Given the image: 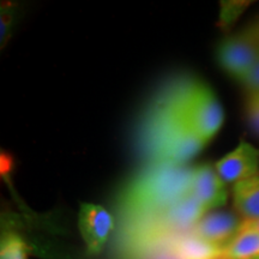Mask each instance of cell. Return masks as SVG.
Returning a JSON list of instances; mask_svg holds the SVG:
<instances>
[{"mask_svg":"<svg viewBox=\"0 0 259 259\" xmlns=\"http://www.w3.org/2000/svg\"><path fill=\"white\" fill-rule=\"evenodd\" d=\"M192 168L155 164L131 183L122 196V209L135 218H157L191 192Z\"/></svg>","mask_w":259,"mask_h":259,"instance_id":"obj_1","label":"cell"},{"mask_svg":"<svg viewBox=\"0 0 259 259\" xmlns=\"http://www.w3.org/2000/svg\"><path fill=\"white\" fill-rule=\"evenodd\" d=\"M205 145L181 114L173 97L156 115L151 130L149 149L155 164L184 166Z\"/></svg>","mask_w":259,"mask_h":259,"instance_id":"obj_2","label":"cell"},{"mask_svg":"<svg viewBox=\"0 0 259 259\" xmlns=\"http://www.w3.org/2000/svg\"><path fill=\"white\" fill-rule=\"evenodd\" d=\"M174 100L184 118L205 143L218 135L225 121V113L218 96L208 84H190Z\"/></svg>","mask_w":259,"mask_h":259,"instance_id":"obj_3","label":"cell"},{"mask_svg":"<svg viewBox=\"0 0 259 259\" xmlns=\"http://www.w3.org/2000/svg\"><path fill=\"white\" fill-rule=\"evenodd\" d=\"M218 60L229 76L240 82L259 61V21L222 40Z\"/></svg>","mask_w":259,"mask_h":259,"instance_id":"obj_4","label":"cell"},{"mask_svg":"<svg viewBox=\"0 0 259 259\" xmlns=\"http://www.w3.org/2000/svg\"><path fill=\"white\" fill-rule=\"evenodd\" d=\"M78 227L89 254H99L111 235L114 220L102 205L83 203L78 213Z\"/></svg>","mask_w":259,"mask_h":259,"instance_id":"obj_5","label":"cell"},{"mask_svg":"<svg viewBox=\"0 0 259 259\" xmlns=\"http://www.w3.org/2000/svg\"><path fill=\"white\" fill-rule=\"evenodd\" d=\"M191 193L198 199L206 212L221 208L228 199L227 184L220 177L215 166L210 163L192 168Z\"/></svg>","mask_w":259,"mask_h":259,"instance_id":"obj_6","label":"cell"},{"mask_svg":"<svg viewBox=\"0 0 259 259\" xmlns=\"http://www.w3.org/2000/svg\"><path fill=\"white\" fill-rule=\"evenodd\" d=\"M215 168L226 184H234L259 174V150L241 141L231 153L215 163Z\"/></svg>","mask_w":259,"mask_h":259,"instance_id":"obj_7","label":"cell"},{"mask_svg":"<svg viewBox=\"0 0 259 259\" xmlns=\"http://www.w3.org/2000/svg\"><path fill=\"white\" fill-rule=\"evenodd\" d=\"M242 220L231 211L206 212L191 233L210 244L225 248L241 228Z\"/></svg>","mask_w":259,"mask_h":259,"instance_id":"obj_8","label":"cell"},{"mask_svg":"<svg viewBox=\"0 0 259 259\" xmlns=\"http://www.w3.org/2000/svg\"><path fill=\"white\" fill-rule=\"evenodd\" d=\"M205 213L202 204L190 192L157 216L155 222L164 232H191Z\"/></svg>","mask_w":259,"mask_h":259,"instance_id":"obj_9","label":"cell"},{"mask_svg":"<svg viewBox=\"0 0 259 259\" xmlns=\"http://www.w3.org/2000/svg\"><path fill=\"white\" fill-rule=\"evenodd\" d=\"M233 203L242 220L259 219V174L233 185Z\"/></svg>","mask_w":259,"mask_h":259,"instance_id":"obj_10","label":"cell"},{"mask_svg":"<svg viewBox=\"0 0 259 259\" xmlns=\"http://www.w3.org/2000/svg\"><path fill=\"white\" fill-rule=\"evenodd\" d=\"M177 259H226L223 248L204 241L192 233H185L173 244Z\"/></svg>","mask_w":259,"mask_h":259,"instance_id":"obj_11","label":"cell"},{"mask_svg":"<svg viewBox=\"0 0 259 259\" xmlns=\"http://www.w3.org/2000/svg\"><path fill=\"white\" fill-rule=\"evenodd\" d=\"M226 259H253L259 257V232L241 223L240 231L223 248Z\"/></svg>","mask_w":259,"mask_h":259,"instance_id":"obj_12","label":"cell"},{"mask_svg":"<svg viewBox=\"0 0 259 259\" xmlns=\"http://www.w3.org/2000/svg\"><path fill=\"white\" fill-rule=\"evenodd\" d=\"M0 259H28L27 245L17 234H6L0 244Z\"/></svg>","mask_w":259,"mask_h":259,"instance_id":"obj_13","label":"cell"},{"mask_svg":"<svg viewBox=\"0 0 259 259\" xmlns=\"http://www.w3.org/2000/svg\"><path fill=\"white\" fill-rule=\"evenodd\" d=\"M14 15L15 12L12 11V5L10 3H2V10H0V44H2V47L5 46L11 36Z\"/></svg>","mask_w":259,"mask_h":259,"instance_id":"obj_14","label":"cell"},{"mask_svg":"<svg viewBox=\"0 0 259 259\" xmlns=\"http://www.w3.org/2000/svg\"><path fill=\"white\" fill-rule=\"evenodd\" d=\"M246 116L248 124L259 136V90L247 93L246 96Z\"/></svg>","mask_w":259,"mask_h":259,"instance_id":"obj_15","label":"cell"},{"mask_svg":"<svg viewBox=\"0 0 259 259\" xmlns=\"http://www.w3.org/2000/svg\"><path fill=\"white\" fill-rule=\"evenodd\" d=\"M246 5H247L246 3L239 2L227 3L225 10H223L221 14V23L227 25L231 23V22L235 21L242 12V10L246 8Z\"/></svg>","mask_w":259,"mask_h":259,"instance_id":"obj_16","label":"cell"},{"mask_svg":"<svg viewBox=\"0 0 259 259\" xmlns=\"http://www.w3.org/2000/svg\"><path fill=\"white\" fill-rule=\"evenodd\" d=\"M247 93L257 92L259 90V61L254 65V67L242 78L240 82Z\"/></svg>","mask_w":259,"mask_h":259,"instance_id":"obj_17","label":"cell"},{"mask_svg":"<svg viewBox=\"0 0 259 259\" xmlns=\"http://www.w3.org/2000/svg\"><path fill=\"white\" fill-rule=\"evenodd\" d=\"M242 223H244L245 226L250 227V228L254 229V231L259 232V219H255V220H242Z\"/></svg>","mask_w":259,"mask_h":259,"instance_id":"obj_18","label":"cell"},{"mask_svg":"<svg viewBox=\"0 0 259 259\" xmlns=\"http://www.w3.org/2000/svg\"><path fill=\"white\" fill-rule=\"evenodd\" d=\"M253 259H259V257L258 258H253Z\"/></svg>","mask_w":259,"mask_h":259,"instance_id":"obj_19","label":"cell"}]
</instances>
